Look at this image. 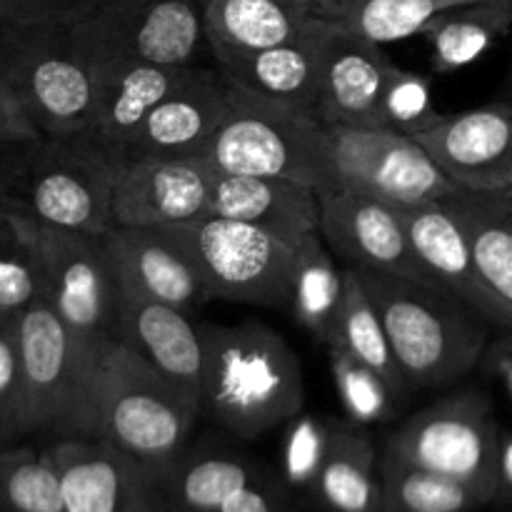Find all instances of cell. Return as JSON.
<instances>
[{"mask_svg":"<svg viewBox=\"0 0 512 512\" xmlns=\"http://www.w3.org/2000/svg\"><path fill=\"white\" fill-rule=\"evenodd\" d=\"M203 3H205V0H203Z\"/></svg>","mask_w":512,"mask_h":512,"instance_id":"681fc988","label":"cell"},{"mask_svg":"<svg viewBox=\"0 0 512 512\" xmlns=\"http://www.w3.org/2000/svg\"><path fill=\"white\" fill-rule=\"evenodd\" d=\"M93 70V110L88 133L125 160V148L145 115L183 80L190 68L135 63V60H88Z\"/></svg>","mask_w":512,"mask_h":512,"instance_id":"7402d4cb","label":"cell"},{"mask_svg":"<svg viewBox=\"0 0 512 512\" xmlns=\"http://www.w3.org/2000/svg\"><path fill=\"white\" fill-rule=\"evenodd\" d=\"M0 512H65L48 450L0 448Z\"/></svg>","mask_w":512,"mask_h":512,"instance_id":"e575fe53","label":"cell"},{"mask_svg":"<svg viewBox=\"0 0 512 512\" xmlns=\"http://www.w3.org/2000/svg\"><path fill=\"white\" fill-rule=\"evenodd\" d=\"M310 493L328 512H380L378 455L363 428L348 420H333L328 450Z\"/></svg>","mask_w":512,"mask_h":512,"instance_id":"4316f807","label":"cell"},{"mask_svg":"<svg viewBox=\"0 0 512 512\" xmlns=\"http://www.w3.org/2000/svg\"><path fill=\"white\" fill-rule=\"evenodd\" d=\"M65 512H160V480L105 440H53Z\"/></svg>","mask_w":512,"mask_h":512,"instance_id":"9a60e30c","label":"cell"},{"mask_svg":"<svg viewBox=\"0 0 512 512\" xmlns=\"http://www.w3.org/2000/svg\"><path fill=\"white\" fill-rule=\"evenodd\" d=\"M38 223L0 205V315L40 303Z\"/></svg>","mask_w":512,"mask_h":512,"instance_id":"836d02e7","label":"cell"},{"mask_svg":"<svg viewBox=\"0 0 512 512\" xmlns=\"http://www.w3.org/2000/svg\"><path fill=\"white\" fill-rule=\"evenodd\" d=\"M0 78L43 135L88 128L93 70L70 28L0 25Z\"/></svg>","mask_w":512,"mask_h":512,"instance_id":"ba28073f","label":"cell"},{"mask_svg":"<svg viewBox=\"0 0 512 512\" xmlns=\"http://www.w3.org/2000/svg\"><path fill=\"white\" fill-rule=\"evenodd\" d=\"M113 340L200 403V338L185 310L118 288Z\"/></svg>","mask_w":512,"mask_h":512,"instance_id":"ffe728a7","label":"cell"},{"mask_svg":"<svg viewBox=\"0 0 512 512\" xmlns=\"http://www.w3.org/2000/svg\"><path fill=\"white\" fill-rule=\"evenodd\" d=\"M40 135L43 133L28 118L13 90L0 78V150L23 148V145L38 140Z\"/></svg>","mask_w":512,"mask_h":512,"instance_id":"60d3db41","label":"cell"},{"mask_svg":"<svg viewBox=\"0 0 512 512\" xmlns=\"http://www.w3.org/2000/svg\"><path fill=\"white\" fill-rule=\"evenodd\" d=\"M158 230L183 253L208 300L288 310L293 248L273 235L213 213Z\"/></svg>","mask_w":512,"mask_h":512,"instance_id":"52a82bcc","label":"cell"},{"mask_svg":"<svg viewBox=\"0 0 512 512\" xmlns=\"http://www.w3.org/2000/svg\"><path fill=\"white\" fill-rule=\"evenodd\" d=\"M490 3H498V5H508V8H512V0H490Z\"/></svg>","mask_w":512,"mask_h":512,"instance_id":"bcb514c9","label":"cell"},{"mask_svg":"<svg viewBox=\"0 0 512 512\" xmlns=\"http://www.w3.org/2000/svg\"><path fill=\"white\" fill-rule=\"evenodd\" d=\"M255 478L253 465L235 453H183L160 480V495L170 512H218L230 495Z\"/></svg>","mask_w":512,"mask_h":512,"instance_id":"4dcf8cb0","label":"cell"},{"mask_svg":"<svg viewBox=\"0 0 512 512\" xmlns=\"http://www.w3.org/2000/svg\"><path fill=\"white\" fill-rule=\"evenodd\" d=\"M475 0H313V15L385 45L420 35L440 13Z\"/></svg>","mask_w":512,"mask_h":512,"instance_id":"83f0119b","label":"cell"},{"mask_svg":"<svg viewBox=\"0 0 512 512\" xmlns=\"http://www.w3.org/2000/svg\"><path fill=\"white\" fill-rule=\"evenodd\" d=\"M410 390L445 388L478 363L490 325L443 290L358 270Z\"/></svg>","mask_w":512,"mask_h":512,"instance_id":"3957f363","label":"cell"},{"mask_svg":"<svg viewBox=\"0 0 512 512\" xmlns=\"http://www.w3.org/2000/svg\"><path fill=\"white\" fill-rule=\"evenodd\" d=\"M195 328L200 413H208L235 438L255 440L303 410V368L283 335L255 318Z\"/></svg>","mask_w":512,"mask_h":512,"instance_id":"6da1fadb","label":"cell"},{"mask_svg":"<svg viewBox=\"0 0 512 512\" xmlns=\"http://www.w3.org/2000/svg\"><path fill=\"white\" fill-rule=\"evenodd\" d=\"M218 512H298L285 498V493L275 485H265L263 480L255 478L238 493L230 495Z\"/></svg>","mask_w":512,"mask_h":512,"instance_id":"b9f144b4","label":"cell"},{"mask_svg":"<svg viewBox=\"0 0 512 512\" xmlns=\"http://www.w3.org/2000/svg\"><path fill=\"white\" fill-rule=\"evenodd\" d=\"M230 105V83L218 68L190 65L183 80L145 115L125 148L130 160L203 158Z\"/></svg>","mask_w":512,"mask_h":512,"instance_id":"2e32d148","label":"cell"},{"mask_svg":"<svg viewBox=\"0 0 512 512\" xmlns=\"http://www.w3.org/2000/svg\"><path fill=\"white\" fill-rule=\"evenodd\" d=\"M475 368L483 370L493 383L503 388V393L512 398V338L510 328H500L498 338L485 340L478 355Z\"/></svg>","mask_w":512,"mask_h":512,"instance_id":"7bdbcfd3","label":"cell"},{"mask_svg":"<svg viewBox=\"0 0 512 512\" xmlns=\"http://www.w3.org/2000/svg\"><path fill=\"white\" fill-rule=\"evenodd\" d=\"M413 140L458 188L512 190V110L505 100L443 113Z\"/></svg>","mask_w":512,"mask_h":512,"instance_id":"5bb4252c","label":"cell"},{"mask_svg":"<svg viewBox=\"0 0 512 512\" xmlns=\"http://www.w3.org/2000/svg\"><path fill=\"white\" fill-rule=\"evenodd\" d=\"M0 448H3V445H0Z\"/></svg>","mask_w":512,"mask_h":512,"instance_id":"c3c4849f","label":"cell"},{"mask_svg":"<svg viewBox=\"0 0 512 512\" xmlns=\"http://www.w3.org/2000/svg\"><path fill=\"white\" fill-rule=\"evenodd\" d=\"M100 0H0V25H70L93 13Z\"/></svg>","mask_w":512,"mask_h":512,"instance_id":"ab89813d","label":"cell"},{"mask_svg":"<svg viewBox=\"0 0 512 512\" xmlns=\"http://www.w3.org/2000/svg\"><path fill=\"white\" fill-rule=\"evenodd\" d=\"M390 68L393 60L383 45L330 25L315 118L325 125L380 128V93Z\"/></svg>","mask_w":512,"mask_h":512,"instance_id":"ac0fdd59","label":"cell"},{"mask_svg":"<svg viewBox=\"0 0 512 512\" xmlns=\"http://www.w3.org/2000/svg\"><path fill=\"white\" fill-rule=\"evenodd\" d=\"M200 403L138 353L110 340L103 360L95 438L165 478L188 448Z\"/></svg>","mask_w":512,"mask_h":512,"instance_id":"5b68a950","label":"cell"},{"mask_svg":"<svg viewBox=\"0 0 512 512\" xmlns=\"http://www.w3.org/2000/svg\"><path fill=\"white\" fill-rule=\"evenodd\" d=\"M328 33L330 23L313 15L293 38L255 53L220 55L215 68L238 88L315 115Z\"/></svg>","mask_w":512,"mask_h":512,"instance_id":"d6986e66","label":"cell"},{"mask_svg":"<svg viewBox=\"0 0 512 512\" xmlns=\"http://www.w3.org/2000/svg\"><path fill=\"white\" fill-rule=\"evenodd\" d=\"M208 213L253 225L288 248L318 233V193L285 178L215 170Z\"/></svg>","mask_w":512,"mask_h":512,"instance_id":"44dd1931","label":"cell"},{"mask_svg":"<svg viewBox=\"0 0 512 512\" xmlns=\"http://www.w3.org/2000/svg\"><path fill=\"white\" fill-rule=\"evenodd\" d=\"M203 13V0H100L70 35L85 60L188 68L208 48Z\"/></svg>","mask_w":512,"mask_h":512,"instance_id":"9c48e42d","label":"cell"},{"mask_svg":"<svg viewBox=\"0 0 512 512\" xmlns=\"http://www.w3.org/2000/svg\"><path fill=\"white\" fill-rule=\"evenodd\" d=\"M215 168L203 158L130 160L110 203L113 225L168 228L208 213Z\"/></svg>","mask_w":512,"mask_h":512,"instance_id":"e0dca14e","label":"cell"},{"mask_svg":"<svg viewBox=\"0 0 512 512\" xmlns=\"http://www.w3.org/2000/svg\"><path fill=\"white\" fill-rule=\"evenodd\" d=\"M343 303V270L335 265L318 233L293 248L288 310L313 338L328 343Z\"/></svg>","mask_w":512,"mask_h":512,"instance_id":"1f68e13d","label":"cell"},{"mask_svg":"<svg viewBox=\"0 0 512 512\" xmlns=\"http://www.w3.org/2000/svg\"><path fill=\"white\" fill-rule=\"evenodd\" d=\"M203 160L220 173L295 180L315 193L333 188L325 123L308 110L233 83L228 113L210 138Z\"/></svg>","mask_w":512,"mask_h":512,"instance_id":"8992f818","label":"cell"},{"mask_svg":"<svg viewBox=\"0 0 512 512\" xmlns=\"http://www.w3.org/2000/svg\"><path fill=\"white\" fill-rule=\"evenodd\" d=\"M30 435L95 440L103 360L113 338L70 330L48 305L13 315Z\"/></svg>","mask_w":512,"mask_h":512,"instance_id":"7a4b0ae2","label":"cell"},{"mask_svg":"<svg viewBox=\"0 0 512 512\" xmlns=\"http://www.w3.org/2000/svg\"><path fill=\"white\" fill-rule=\"evenodd\" d=\"M398 215L403 220L415 258L420 260L425 273L438 283V288L468 305L490 328H510L512 320L495 308L493 298L478 280L468 245L443 203L428 200V203L408 205V208H398Z\"/></svg>","mask_w":512,"mask_h":512,"instance_id":"cb8c5ba5","label":"cell"},{"mask_svg":"<svg viewBox=\"0 0 512 512\" xmlns=\"http://www.w3.org/2000/svg\"><path fill=\"white\" fill-rule=\"evenodd\" d=\"M40 303L70 330L88 338H113L118 280L100 235L38 223Z\"/></svg>","mask_w":512,"mask_h":512,"instance_id":"7c38bea8","label":"cell"},{"mask_svg":"<svg viewBox=\"0 0 512 512\" xmlns=\"http://www.w3.org/2000/svg\"><path fill=\"white\" fill-rule=\"evenodd\" d=\"M28 415H25L23 378H20V355L15 320H0V445H15L28 438Z\"/></svg>","mask_w":512,"mask_h":512,"instance_id":"f35d334b","label":"cell"},{"mask_svg":"<svg viewBox=\"0 0 512 512\" xmlns=\"http://www.w3.org/2000/svg\"><path fill=\"white\" fill-rule=\"evenodd\" d=\"M503 425L480 388H460L410 415L385 443V458L493 490V453Z\"/></svg>","mask_w":512,"mask_h":512,"instance_id":"30bf717a","label":"cell"},{"mask_svg":"<svg viewBox=\"0 0 512 512\" xmlns=\"http://www.w3.org/2000/svg\"><path fill=\"white\" fill-rule=\"evenodd\" d=\"M510 23L512 8L508 5L475 0L440 13L420 35L430 45L435 73L445 75L478 63L510 33Z\"/></svg>","mask_w":512,"mask_h":512,"instance_id":"f546056e","label":"cell"},{"mask_svg":"<svg viewBox=\"0 0 512 512\" xmlns=\"http://www.w3.org/2000/svg\"><path fill=\"white\" fill-rule=\"evenodd\" d=\"M440 203L458 225L478 280L495 308L512 320V190L455 185Z\"/></svg>","mask_w":512,"mask_h":512,"instance_id":"d4e9b609","label":"cell"},{"mask_svg":"<svg viewBox=\"0 0 512 512\" xmlns=\"http://www.w3.org/2000/svg\"><path fill=\"white\" fill-rule=\"evenodd\" d=\"M100 238L118 288L133 290L143 298L173 305L185 313L208 300L188 260L165 238L163 230L113 225Z\"/></svg>","mask_w":512,"mask_h":512,"instance_id":"603a6c76","label":"cell"},{"mask_svg":"<svg viewBox=\"0 0 512 512\" xmlns=\"http://www.w3.org/2000/svg\"><path fill=\"white\" fill-rule=\"evenodd\" d=\"M325 143L333 188H355L393 208L440 200L455 188L413 138L390 128L325 125Z\"/></svg>","mask_w":512,"mask_h":512,"instance_id":"8fae6325","label":"cell"},{"mask_svg":"<svg viewBox=\"0 0 512 512\" xmlns=\"http://www.w3.org/2000/svg\"><path fill=\"white\" fill-rule=\"evenodd\" d=\"M493 490L495 503H508L512 495V433L500 428L493 453Z\"/></svg>","mask_w":512,"mask_h":512,"instance_id":"ee69618b","label":"cell"},{"mask_svg":"<svg viewBox=\"0 0 512 512\" xmlns=\"http://www.w3.org/2000/svg\"><path fill=\"white\" fill-rule=\"evenodd\" d=\"M35 143V140H33ZM30 145V143H28ZM25 150L23 148H13V150H0V205L5 203V195H8L10 183H13V175H15V165H18L20 153Z\"/></svg>","mask_w":512,"mask_h":512,"instance_id":"f6af8a7d","label":"cell"},{"mask_svg":"<svg viewBox=\"0 0 512 512\" xmlns=\"http://www.w3.org/2000/svg\"><path fill=\"white\" fill-rule=\"evenodd\" d=\"M123 168L88 130L40 135L20 153L3 205L50 228L103 235L113 228L110 203Z\"/></svg>","mask_w":512,"mask_h":512,"instance_id":"277c9868","label":"cell"},{"mask_svg":"<svg viewBox=\"0 0 512 512\" xmlns=\"http://www.w3.org/2000/svg\"><path fill=\"white\" fill-rule=\"evenodd\" d=\"M318 235L325 248L350 268L395 275L440 290L415 258L398 208L373 195L345 185L318 190Z\"/></svg>","mask_w":512,"mask_h":512,"instance_id":"4fadbf2b","label":"cell"},{"mask_svg":"<svg viewBox=\"0 0 512 512\" xmlns=\"http://www.w3.org/2000/svg\"><path fill=\"white\" fill-rule=\"evenodd\" d=\"M5 318V315H0V320H3Z\"/></svg>","mask_w":512,"mask_h":512,"instance_id":"7dc6e473","label":"cell"},{"mask_svg":"<svg viewBox=\"0 0 512 512\" xmlns=\"http://www.w3.org/2000/svg\"><path fill=\"white\" fill-rule=\"evenodd\" d=\"M493 503L480 485L383 458L380 512H470Z\"/></svg>","mask_w":512,"mask_h":512,"instance_id":"d6a6232c","label":"cell"},{"mask_svg":"<svg viewBox=\"0 0 512 512\" xmlns=\"http://www.w3.org/2000/svg\"><path fill=\"white\" fill-rule=\"evenodd\" d=\"M325 345H335V348L358 358L368 368H373L385 380V385H388L398 403H405L408 395L413 393L403 375H400L378 310L370 303L368 293L360 283L358 270L350 268V265L343 268V303H340L338 318H335V325Z\"/></svg>","mask_w":512,"mask_h":512,"instance_id":"f1b7e54d","label":"cell"},{"mask_svg":"<svg viewBox=\"0 0 512 512\" xmlns=\"http://www.w3.org/2000/svg\"><path fill=\"white\" fill-rule=\"evenodd\" d=\"M328 353L330 373H333L335 388L343 403L345 420L363 428V425H378L393 418L398 400L390 393L385 380L373 368L335 345H328Z\"/></svg>","mask_w":512,"mask_h":512,"instance_id":"d590c367","label":"cell"},{"mask_svg":"<svg viewBox=\"0 0 512 512\" xmlns=\"http://www.w3.org/2000/svg\"><path fill=\"white\" fill-rule=\"evenodd\" d=\"M380 128H390L408 138L423 133L443 113L435 110L433 85L425 73L393 63L380 93Z\"/></svg>","mask_w":512,"mask_h":512,"instance_id":"8d00e7d4","label":"cell"},{"mask_svg":"<svg viewBox=\"0 0 512 512\" xmlns=\"http://www.w3.org/2000/svg\"><path fill=\"white\" fill-rule=\"evenodd\" d=\"M333 418H320L300 410L288 420L283 440V480L290 490H308L328 450Z\"/></svg>","mask_w":512,"mask_h":512,"instance_id":"74e56055","label":"cell"},{"mask_svg":"<svg viewBox=\"0 0 512 512\" xmlns=\"http://www.w3.org/2000/svg\"><path fill=\"white\" fill-rule=\"evenodd\" d=\"M203 15L208 50L220 58L293 38L313 18V0H205Z\"/></svg>","mask_w":512,"mask_h":512,"instance_id":"484cf974","label":"cell"}]
</instances>
